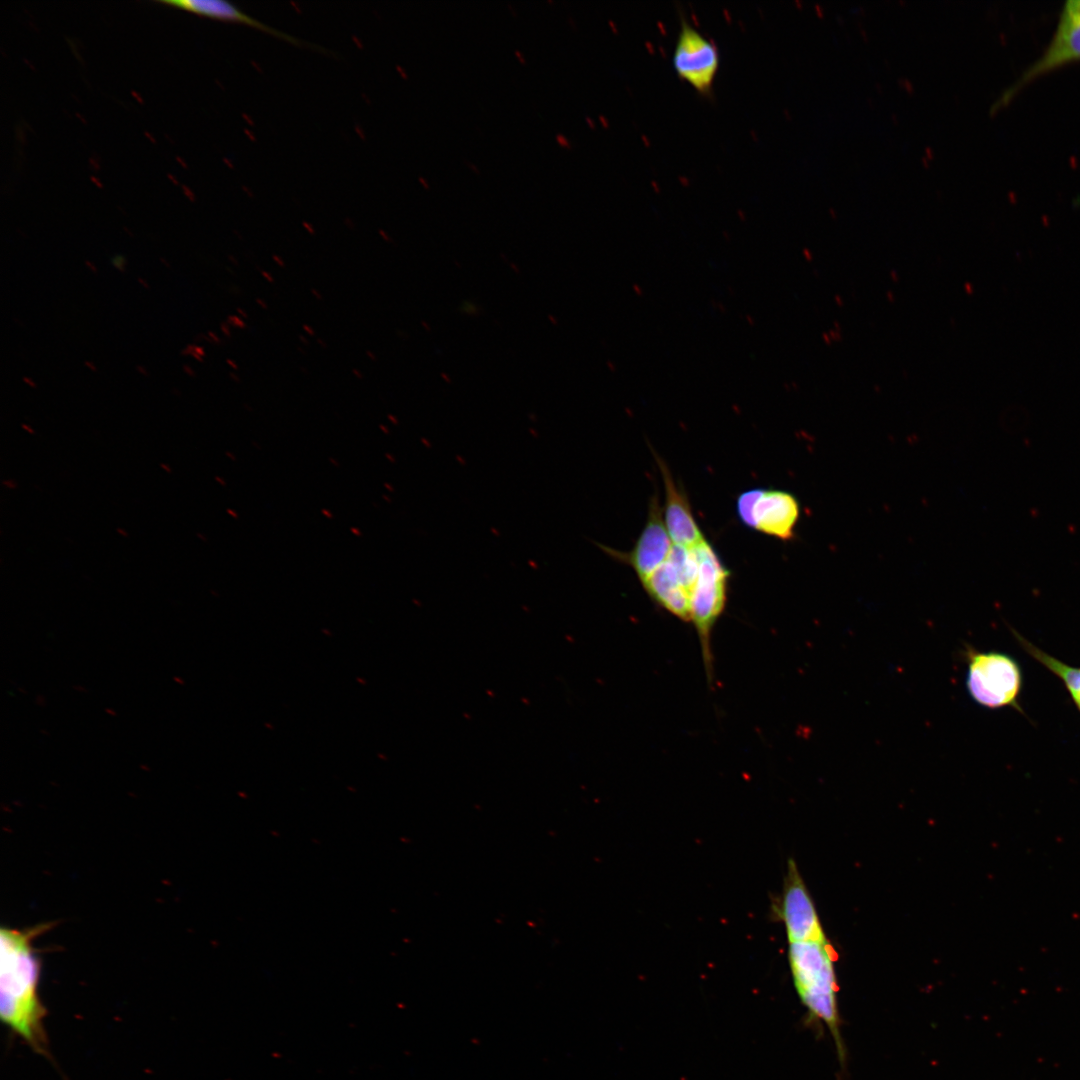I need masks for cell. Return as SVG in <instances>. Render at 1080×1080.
Returning <instances> with one entry per match:
<instances>
[{
  "instance_id": "cell-6",
  "label": "cell",
  "mask_w": 1080,
  "mask_h": 1080,
  "mask_svg": "<svg viewBox=\"0 0 1080 1080\" xmlns=\"http://www.w3.org/2000/svg\"><path fill=\"white\" fill-rule=\"evenodd\" d=\"M736 510L741 522L781 540H791L800 516L794 495L777 489L755 488L739 495Z\"/></svg>"
},
{
  "instance_id": "cell-22",
  "label": "cell",
  "mask_w": 1080,
  "mask_h": 1080,
  "mask_svg": "<svg viewBox=\"0 0 1080 1080\" xmlns=\"http://www.w3.org/2000/svg\"><path fill=\"white\" fill-rule=\"evenodd\" d=\"M261 274L263 275V277L266 278L267 281L274 282L273 276L271 274H269L267 271L261 270Z\"/></svg>"
},
{
  "instance_id": "cell-5",
  "label": "cell",
  "mask_w": 1080,
  "mask_h": 1080,
  "mask_svg": "<svg viewBox=\"0 0 1080 1080\" xmlns=\"http://www.w3.org/2000/svg\"><path fill=\"white\" fill-rule=\"evenodd\" d=\"M1077 61H1080V0H1068L1061 8L1053 35L1041 55L1001 93L991 110L995 112L1008 105L1036 78Z\"/></svg>"
},
{
  "instance_id": "cell-8",
  "label": "cell",
  "mask_w": 1080,
  "mask_h": 1080,
  "mask_svg": "<svg viewBox=\"0 0 1080 1080\" xmlns=\"http://www.w3.org/2000/svg\"><path fill=\"white\" fill-rule=\"evenodd\" d=\"M672 546L657 492L650 499L646 524L630 551L621 552L602 544L599 545L610 557L629 565L640 582L666 561Z\"/></svg>"
},
{
  "instance_id": "cell-45",
  "label": "cell",
  "mask_w": 1080,
  "mask_h": 1080,
  "mask_svg": "<svg viewBox=\"0 0 1080 1080\" xmlns=\"http://www.w3.org/2000/svg\"><path fill=\"white\" fill-rule=\"evenodd\" d=\"M230 376H231V378H233V379H234V380H236L237 382H238V381H240V379H239V378L237 377V375H235V374L231 373V374H230Z\"/></svg>"
},
{
  "instance_id": "cell-2",
  "label": "cell",
  "mask_w": 1080,
  "mask_h": 1080,
  "mask_svg": "<svg viewBox=\"0 0 1080 1080\" xmlns=\"http://www.w3.org/2000/svg\"><path fill=\"white\" fill-rule=\"evenodd\" d=\"M835 958L828 940L789 943V964L802 1002L837 1036Z\"/></svg>"
},
{
  "instance_id": "cell-1",
  "label": "cell",
  "mask_w": 1080,
  "mask_h": 1080,
  "mask_svg": "<svg viewBox=\"0 0 1080 1080\" xmlns=\"http://www.w3.org/2000/svg\"><path fill=\"white\" fill-rule=\"evenodd\" d=\"M38 924L26 929L2 927L0 1015L2 1022L34 1051L47 1055L43 1019L46 1010L38 996L40 961L33 940L49 929Z\"/></svg>"
},
{
  "instance_id": "cell-16",
  "label": "cell",
  "mask_w": 1080,
  "mask_h": 1080,
  "mask_svg": "<svg viewBox=\"0 0 1080 1080\" xmlns=\"http://www.w3.org/2000/svg\"><path fill=\"white\" fill-rule=\"evenodd\" d=\"M227 321H228V323H229L230 325H232V326H234V327H237V328H242V329H244V328H246V326H247V325H246V323H245V322H244V321H243V320H242L241 318H239V317H237V316H235V315H230V316L228 317Z\"/></svg>"
},
{
  "instance_id": "cell-24",
  "label": "cell",
  "mask_w": 1080,
  "mask_h": 1080,
  "mask_svg": "<svg viewBox=\"0 0 1080 1080\" xmlns=\"http://www.w3.org/2000/svg\"><path fill=\"white\" fill-rule=\"evenodd\" d=\"M194 352H195V353H197V354H198V355H200V356H204V355H205V351H204V349H203L202 347H199V346H196V347H195V349H194Z\"/></svg>"
},
{
  "instance_id": "cell-40",
  "label": "cell",
  "mask_w": 1080,
  "mask_h": 1080,
  "mask_svg": "<svg viewBox=\"0 0 1080 1080\" xmlns=\"http://www.w3.org/2000/svg\"><path fill=\"white\" fill-rule=\"evenodd\" d=\"M85 365L89 367L92 371H96L95 366H93L90 362H85Z\"/></svg>"
},
{
  "instance_id": "cell-18",
  "label": "cell",
  "mask_w": 1080,
  "mask_h": 1080,
  "mask_svg": "<svg viewBox=\"0 0 1080 1080\" xmlns=\"http://www.w3.org/2000/svg\"><path fill=\"white\" fill-rule=\"evenodd\" d=\"M514 55H515V56H516V58H517V59H518V60L520 61V63H521V64H525V63H526V59H525V57H524V54H523V53H522V52H521L520 50H515V51H514Z\"/></svg>"
},
{
  "instance_id": "cell-19",
  "label": "cell",
  "mask_w": 1080,
  "mask_h": 1080,
  "mask_svg": "<svg viewBox=\"0 0 1080 1080\" xmlns=\"http://www.w3.org/2000/svg\"><path fill=\"white\" fill-rule=\"evenodd\" d=\"M221 330H222V332H223V333H224V334H225V335H226L227 337H230V336H231V331H230V328L228 327V325H227V324H225V323H222V324H221Z\"/></svg>"
},
{
  "instance_id": "cell-31",
  "label": "cell",
  "mask_w": 1080,
  "mask_h": 1080,
  "mask_svg": "<svg viewBox=\"0 0 1080 1080\" xmlns=\"http://www.w3.org/2000/svg\"><path fill=\"white\" fill-rule=\"evenodd\" d=\"M23 381H24L25 383H27V384H28L29 386H32V387H36L35 383H34L33 381H31V380H30L29 378H27V377H24V378H23Z\"/></svg>"
},
{
  "instance_id": "cell-42",
  "label": "cell",
  "mask_w": 1080,
  "mask_h": 1080,
  "mask_svg": "<svg viewBox=\"0 0 1080 1080\" xmlns=\"http://www.w3.org/2000/svg\"><path fill=\"white\" fill-rule=\"evenodd\" d=\"M86 264H87V266H89L92 269L93 272L97 271V269L92 265V263L87 261Z\"/></svg>"
},
{
  "instance_id": "cell-20",
  "label": "cell",
  "mask_w": 1080,
  "mask_h": 1080,
  "mask_svg": "<svg viewBox=\"0 0 1080 1080\" xmlns=\"http://www.w3.org/2000/svg\"><path fill=\"white\" fill-rule=\"evenodd\" d=\"M272 259H273V260H274V261H275V262L277 263V265H279V266H281V267H284V266H285V262L283 261V259H282V258H281L280 256H278V255H273V256H272Z\"/></svg>"
},
{
  "instance_id": "cell-12",
  "label": "cell",
  "mask_w": 1080,
  "mask_h": 1080,
  "mask_svg": "<svg viewBox=\"0 0 1080 1080\" xmlns=\"http://www.w3.org/2000/svg\"><path fill=\"white\" fill-rule=\"evenodd\" d=\"M159 3L212 19L241 23L291 44L304 45L303 41L251 17L229 2L220 0H165Z\"/></svg>"
},
{
  "instance_id": "cell-34",
  "label": "cell",
  "mask_w": 1080,
  "mask_h": 1080,
  "mask_svg": "<svg viewBox=\"0 0 1080 1080\" xmlns=\"http://www.w3.org/2000/svg\"><path fill=\"white\" fill-rule=\"evenodd\" d=\"M1072 699H1073L1074 703L1076 704V706L1078 707V709L1080 710V696L1073 697Z\"/></svg>"
},
{
  "instance_id": "cell-9",
  "label": "cell",
  "mask_w": 1080,
  "mask_h": 1080,
  "mask_svg": "<svg viewBox=\"0 0 1080 1080\" xmlns=\"http://www.w3.org/2000/svg\"><path fill=\"white\" fill-rule=\"evenodd\" d=\"M781 914L789 943L827 940L813 900L794 860H789L787 865Z\"/></svg>"
},
{
  "instance_id": "cell-33",
  "label": "cell",
  "mask_w": 1080,
  "mask_h": 1080,
  "mask_svg": "<svg viewBox=\"0 0 1080 1080\" xmlns=\"http://www.w3.org/2000/svg\"><path fill=\"white\" fill-rule=\"evenodd\" d=\"M117 532H118V533H119V534H120L121 536H123V537H127V536H128V533H127V532H126V531H125L124 529H122V528H117Z\"/></svg>"
},
{
  "instance_id": "cell-21",
  "label": "cell",
  "mask_w": 1080,
  "mask_h": 1080,
  "mask_svg": "<svg viewBox=\"0 0 1080 1080\" xmlns=\"http://www.w3.org/2000/svg\"><path fill=\"white\" fill-rule=\"evenodd\" d=\"M465 164H466V165H467V166H468V167H469V168H470V169H471L472 171H474L475 173H477V174H478V173H480V169H479V168H478V167H477V166H476L475 164H473V163H470V162H468V161H465Z\"/></svg>"
},
{
  "instance_id": "cell-29",
  "label": "cell",
  "mask_w": 1080,
  "mask_h": 1080,
  "mask_svg": "<svg viewBox=\"0 0 1080 1080\" xmlns=\"http://www.w3.org/2000/svg\"><path fill=\"white\" fill-rule=\"evenodd\" d=\"M160 466H161V468H163V469H164V470H165L166 472H168V473H171V472H172V469L170 468V466H169V465H167V464H164V463H161V464H160Z\"/></svg>"
},
{
  "instance_id": "cell-14",
  "label": "cell",
  "mask_w": 1080,
  "mask_h": 1080,
  "mask_svg": "<svg viewBox=\"0 0 1080 1080\" xmlns=\"http://www.w3.org/2000/svg\"><path fill=\"white\" fill-rule=\"evenodd\" d=\"M111 262H112L113 266L115 268H117L118 270H120L121 272L125 271L126 258L123 255L117 254V255L113 256L111 258Z\"/></svg>"
},
{
  "instance_id": "cell-27",
  "label": "cell",
  "mask_w": 1080,
  "mask_h": 1080,
  "mask_svg": "<svg viewBox=\"0 0 1080 1080\" xmlns=\"http://www.w3.org/2000/svg\"><path fill=\"white\" fill-rule=\"evenodd\" d=\"M507 6H508V8H509L510 12H511V13L513 14V16H514V17H516V16H517V12L515 11V8H514V6H513V5L511 4V3H508V4H507Z\"/></svg>"
},
{
  "instance_id": "cell-36",
  "label": "cell",
  "mask_w": 1080,
  "mask_h": 1080,
  "mask_svg": "<svg viewBox=\"0 0 1080 1080\" xmlns=\"http://www.w3.org/2000/svg\"><path fill=\"white\" fill-rule=\"evenodd\" d=\"M237 312L244 318L248 317V314L243 309L238 308Z\"/></svg>"
},
{
  "instance_id": "cell-3",
  "label": "cell",
  "mask_w": 1080,
  "mask_h": 1080,
  "mask_svg": "<svg viewBox=\"0 0 1080 1080\" xmlns=\"http://www.w3.org/2000/svg\"><path fill=\"white\" fill-rule=\"evenodd\" d=\"M966 688L971 698L987 708L1016 706L1022 676L1019 665L999 652L967 649Z\"/></svg>"
},
{
  "instance_id": "cell-7",
  "label": "cell",
  "mask_w": 1080,
  "mask_h": 1080,
  "mask_svg": "<svg viewBox=\"0 0 1080 1080\" xmlns=\"http://www.w3.org/2000/svg\"><path fill=\"white\" fill-rule=\"evenodd\" d=\"M672 66L682 81L698 94L710 96L720 66V54L713 41L681 18L672 54Z\"/></svg>"
},
{
  "instance_id": "cell-26",
  "label": "cell",
  "mask_w": 1080,
  "mask_h": 1080,
  "mask_svg": "<svg viewBox=\"0 0 1080 1080\" xmlns=\"http://www.w3.org/2000/svg\"><path fill=\"white\" fill-rule=\"evenodd\" d=\"M256 302L258 303V305L260 307L265 308V309L267 308V303L265 301L261 300L260 298H256Z\"/></svg>"
},
{
  "instance_id": "cell-44",
  "label": "cell",
  "mask_w": 1080,
  "mask_h": 1080,
  "mask_svg": "<svg viewBox=\"0 0 1080 1080\" xmlns=\"http://www.w3.org/2000/svg\"><path fill=\"white\" fill-rule=\"evenodd\" d=\"M317 342L319 343V345H321L324 348L327 346L326 343L324 341H322L321 339H317Z\"/></svg>"
},
{
  "instance_id": "cell-23",
  "label": "cell",
  "mask_w": 1080,
  "mask_h": 1080,
  "mask_svg": "<svg viewBox=\"0 0 1080 1080\" xmlns=\"http://www.w3.org/2000/svg\"><path fill=\"white\" fill-rule=\"evenodd\" d=\"M303 330H304V331H305V332H306V333H307L308 335H310V336H314V335H315V332H314V330H313V329H312V328H311L310 326H308V325H304V326H303Z\"/></svg>"
},
{
  "instance_id": "cell-28",
  "label": "cell",
  "mask_w": 1080,
  "mask_h": 1080,
  "mask_svg": "<svg viewBox=\"0 0 1080 1080\" xmlns=\"http://www.w3.org/2000/svg\"><path fill=\"white\" fill-rule=\"evenodd\" d=\"M22 428H23L24 430H26V431H27L28 433H30V434H34V433H35V432H34V430H33V429H32L31 427L27 426L26 424H22Z\"/></svg>"
},
{
  "instance_id": "cell-11",
  "label": "cell",
  "mask_w": 1080,
  "mask_h": 1080,
  "mask_svg": "<svg viewBox=\"0 0 1080 1080\" xmlns=\"http://www.w3.org/2000/svg\"><path fill=\"white\" fill-rule=\"evenodd\" d=\"M641 584L650 598L658 605L674 616L690 622V594L668 559Z\"/></svg>"
},
{
  "instance_id": "cell-4",
  "label": "cell",
  "mask_w": 1080,
  "mask_h": 1080,
  "mask_svg": "<svg viewBox=\"0 0 1080 1080\" xmlns=\"http://www.w3.org/2000/svg\"><path fill=\"white\" fill-rule=\"evenodd\" d=\"M699 570L691 596V618L698 633L706 665L710 664V635L727 601L729 570L706 539L694 548Z\"/></svg>"
},
{
  "instance_id": "cell-39",
  "label": "cell",
  "mask_w": 1080,
  "mask_h": 1080,
  "mask_svg": "<svg viewBox=\"0 0 1080 1080\" xmlns=\"http://www.w3.org/2000/svg\"><path fill=\"white\" fill-rule=\"evenodd\" d=\"M191 355H192V356H193L194 358H196V359H197L198 361H202V356L198 355L197 353L193 352V353H192Z\"/></svg>"
},
{
  "instance_id": "cell-13",
  "label": "cell",
  "mask_w": 1080,
  "mask_h": 1080,
  "mask_svg": "<svg viewBox=\"0 0 1080 1080\" xmlns=\"http://www.w3.org/2000/svg\"><path fill=\"white\" fill-rule=\"evenodd\" d=\"M1022 647L1037 661L1057 675L1065 684L1071 697L1080 696V668L1072 667L1029 643L1023 637L1015 634Z\"/></svg>"
},
{
  "instance_id": "cell-41",
  "label": "cell",
  "mask_w": 1080,
  "mask_h": 1080,
  "mask_svg": "<svg viewBox=\"0 0 1080 1080\" xmlns=\"http://www.w3.org/2000/svg\"><path fill=\"white\" fill-rule=\"evenodd\" d=\"M137 370H138L139 372H141L142 374H145V375H147V372L145 371V369H143V367H141V366H137Z\"/></svg>"
},
{
  "instance_id": "cell-35",
  "label": "cell",
  "mask_w": 1080,
  "mask_h": 1080,
  "mask_svg": "<svg viewBox=\"0 0 1080 1080\" xmlns=\"http://www.w3.org/2000/svg\"><path fill=\"white\" fill-rule=\"evenodd\" d=\"M227 363H228V364H229V365H230V366H231V367H232L233 369H238V366H237V364H236V363H235L234 361H232L231 359H227Z\"/></svg>"
},
{
  "instance_id": "cell-38",
  "label": "cell",
  "mask_w": 1080,
  "mask_h": 1080,
  "mask_svg": "<svg viewBox=\"0 0 1080 1080\" xmlns=\"http://www.w3.org/2000/svg\"><path fill=\"white\" fill-rule=\"evenodd\" d=\"M367 356H369L373 361L376 360V355H374L371 351H367Z\"/></svg>"
},
{
  "instance_id": "cell-17",
  "label": "cell",
  "mask_w": 1080,
  "mask_h": 1080,
  "mask_svg": "<svg viewBox=\"0 0 1080 1080\" xmlns=\"http://www.w3.org/2000/svg\"><path fill=\"white\" fill-rule=\"evenodd\" d=\"M2 483H3V485H5V486H6L7 488H9V489H15V488H17V486H18V485H17V483H16V482H15L14 480H12V479H9V480H3V482H2Z\"/></svg>"
},
{
  "instance_id": "cell-46",
  "label": "cell",
  "mask_w": 1080,
  "mask_h": 1080,
  "mask_svg": "<svg viewBox=\"0 0 1080 1080\" xmlns=\"http://www.w3.org/2000/svg\"><path fill=\"white\" fill-rule=\"evenodd\" d=\"M300 340H301L302 342H305L306 344L308 343V340H307V339H306L305 337H303V336H300Z\"/></svg>"
},
{
  "instance_id": "cell-25",
  "label": "cell",
  "mask_w": 1080,
  "mask_h": 1080,
  "mask_svg": "<svg viewBox=\"0 0 1080 1080\" xmlns=\"http://www.w3.org/2000/svg\"><path fill=\"white\" fill-rule=\"evenodd\" d=\"M184 371L190 376H195V372L187 365H184Z\"/></svg>"
},
{
  "instance_id": "cell-10",
  "label": "cell",
  "mask_w": 1080,
  "mask_h": 1080,
  "mask_svg": "<svg viewBox=\"0 0 1080 1080\" xmlns=\"http://www.w3.org/2000/svg\"><path fill=\"white\" fill-rule=\"evenodd\" d=\"M664 482L665 504L664 522L672 543L687 549H694L705 538L702 534L684 491L677 485L664 460L654 452Z\"/></svg>"
},
{
  "instance_id": "cell-43",
  "label": "cell",
  "mask_w": 1080,
  "mask_h": 1080,
  "mask_svg": "<svg viewBox=\"0 0 1080 1080\" xmlns=\"http://www.w3.org/2000/svg\"><path fill=\"white\" fill-rule=\"evenodd\" d=\"M138 281H139V283H141V284H142L143 286H145V288H149L148 284H147V283H146L145 281H143V279L139 278V279H138Z\"/></svg>"
},
{
  "instance_id": "cell-32",
  "label": "cell",
  "mask_w": 1080,
  "mask_h": 1080,
  "mask_svg": "<svg viewBox=\"0 0 1080 1080\" xmlns=\"http://www.w3.org/2000/svg\"><path fill=\"white\" fill-rule=\"evenodd\" d=\"M311 292L317 299H319V300L322 299L321 293H319L317 290L312 289Z\"/></svg>"
},
{
  "instance_id": "cell-30",
  "label": "cell",
  "mask_w": 1080,
  "mask_h": 1080,
  "mask_svg": "<svg viewBox=\"0 0 1080 1080\" xmlns=\"http://www.w3.org/2000/svg\"><path fill=\"white\" fill-rule=\"evenodd\" d=\"M208 335L214 339V342L221 343V340L213 332H208Z\"/></svg>"
},
{
  "instance_id": "cell-37",
  "label": "cell",
  "mask_w": 1080,
  "mask_h": 1080,
  "mask_svg": "<svg viewBox=\"0 0 1080 1080\" xmlns=\"http://www.w3.org/2000/svg\"><path fill=\"white\" fill-rule=\"evenodd\" d=\"M352 372H353L354 374H356V375H357L356 377H358V378H362V377H363V374H362V372H361V371L359 372V371H358L357 369H354V370H353Z\"/></svg>"
},
{
  "instance_id": "cell-15",
  "label": "cell",
  "mask_w": 1080,
  "mask_h": 1080,
  "mask_svg": "<svg viewBox=\"0 0 1080 1080\" xmlns=\"http://www.w3.org/2000/svg\"><path fill=\"white\" fill-rule=\"evenodd\" d=\"M555 140L557 144L562 148L570 149L572 147L570 140L562 133H557L555 135Z\"/></svg>"
}]
</instances>
